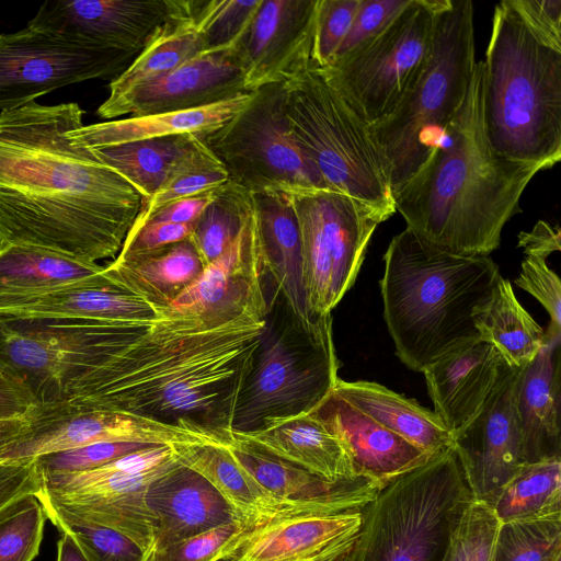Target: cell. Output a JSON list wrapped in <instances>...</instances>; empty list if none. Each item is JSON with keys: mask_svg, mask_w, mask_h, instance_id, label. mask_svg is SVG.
<instances>
[{"mask_svg": "<svg viewBox=\"0 0 561 561\" xmlns=\"http://www.w3.org/2000/svg\"><path fill=\"white\" fill-rule=\"evenodd\" d=\"M35 405L23 383L0 366V420L25 416Z\"/></svg>", "mask_w": 561, "mask_h": 561, "instance_id": "55", "label": "cell"}, {"mask_svg": "<svg viewBox=\"0 0 561 561\" xmlns=\"http://www.w3.org/2000/svg\"><path fill=\"white\" fill-rule=\"evenodd\" d=\"M561 552V516L501 523L494 561H549Z\"/></svg>", "mask_w": 561, "mask_h": 561, "instance_id": "42", "label": "cell"}, {"mask_svg": "<svg viewBox=\"0 0 561 561\" xmlns=\"http://www.w3.org/2000/svg\"><path fill=\"white\" fill-rule=\"evenodd\" d=\"M500 524L491 506L471 499L451 530L440 561H494Z\"/></svg>", "mask_w": 561, "mask_h": 561, "instance_id": "44", "label": "cell"}, {"mask_svg": "<svg viewBox=\"0 0 561 561\" xmlns=\"http://www.w3.org/2000/svg\"><path fill=\"white\" fill-rule=\"evenodd\" d=\"M249 527L239 520L219 526L159 549L145 552L142 561H218L231 559Z\"/></svg>", "mask_w": 561, "mask_h": 561, "instance_id": "45", "label": "cell"}, {"mask_svg": "<svg viewBox=\"0 0 561 561\" xmlns=\"http://www.w3.org/2000/svg\"><path fill=\"white\" fill-rule=\"evenodd\" d=\"M199 139L226 168L230 181L252 194L329 191L288 128L283 83L253 91L241 111Z\"/></svg>", "mask_w": 561, "mask_h": 561, "instance_id": "12", "label": "cell"}, {"mask_svg": "<svg viewBox=\"0 0 561 561\" xmlns=\"http://www.w3.org/2000/svg\"><path fill=\"white\" fill-rule=\"evenodd\" d=\"M180 446H149L84 471L38 472L36 496L46 515L114 529L147 551L153 540V524L145 492L179 461Z\"/></svg>", "mask_w": 561, "mask_h": 561, "instance_id": "10", "label": "cell"}, {"mask_svg": "<svg viewBox=\"0 0 561 561\" xmlns=\"http://www.w3.org/2000/svg\"><path fill=\"white\" fill-rule=\"evenodd\" d=\"M360 0H317L311 65L329 67L347 35Z\"/></svg>", "mask_w": 561, "mask_h": 561, "instance_id": "49", "label": "cell"}, {"mask_svg": "<svg viewBox=\"0 0 561 561\" xmlns=\"http://www.w3.org/2000/svg\"><path fill=\"white\" fill-rule=\"evenodd\" d=\"M383 262V319L408 368L422 373L480 341L476 317L502 276L492 259L448 251L405 228Z\"/></svg>", "mask_w": 561, "mask_h": 561, "instance_id": "4", "label": "cell"}, {"mask_svg": "<svg viewBox=\"0 0 561 561\" xmlns=\"http://www.w3.org/2000/svg\"><path fill=\"white\" fill-rule=\"evenodd\" d=\"M153 446L129 442H104L36 458L38 472H77L98 468L114 459Z\"/></svg>", "mask_w": 561, "mask_h": 561, "instance_id": "50", "label": "cell"}, {"mask_svg": "<svg viewBox=\"0 0 561 561\" xmlns=\"http://www.w3.org/2000/svg\"><path fill=\"white\" fill-rule=\"evenodd\" d=\"M443 0H411L381 33L319 69L354 114L373 125L387 117L428 56Z\"/></svg>", "mask_w": 561, "mask_h": 561, "instance_id": "11", "label": "cell"}, {"mask_svg": "<svg viewBox=\"0 0 561 561\" xmlns=\"http://www.w3.org/2000/svg\"><path fill=\"white\" fill-rule=\"evenodd\" d=\"M471 499L450 445L362 508L358 538L341 561H440Z\"/></svg>", "mask_w": 561, "mask_h": 561, "instance_id": "7", "label": "cell"}, {"mask_svg": "<svg viewBox=\"0 0 561 561\" xmlns=\"http://www.w3.org/2000/svg\"><path fill=\"white\" fill-rule=\"evenodd\" d=\"M288 128L331 192L350 196L386 221L396 213L380 152L358 118L311 64L283 82Z\"/></svg>", "mask_w": 561, "mask_h": 561, "instance_id": "8", "label": "cell"}, {"mask_svg": "<svg viewBox=\"0 0 561 561\" xmlns=\"http://www.w3.org/2000/svg\"><path fill=\"white\" fill-rule=\"evenodd\" d=\"M226 448L242 469L282 502L323 499L370 484H380L367 476L329 482L280 458L232 439Z\"/></svg>", "mask_w": 561, "mask_h": 561, "instance_id": "37", "label": "cell"}, {"mask_svg": "<svg viewBox=\"0 0 561 561\" xmlns=\"http://www.w3.org/2000/svg\"><path fill=\"white\" fill-rule=\"evenodd\" d=\"M483 65L482 112L495 152L552 168L561 158V50L496 4Z\"/></svg>", "mask_w": 561, "mask_h": 561, "instance_id": "5", "label": "cell"}, {"mask_svg": "<svg viewBox=\"0 0 561 561\" xmlns=\"http://www.w3.org/2000/svg\"><path fill=\"white\" fill-rule=\"evenodd\" d=\"M339 366L331 314L311 325L291 314L277 328L266 325L232 430L251 431L268 419L309 413L334 388Z\"/></svg>", "mask_w": 561, "mask_h": 561, "instance_id": "9", "label": "cell"}, {"mask_svg": "<svg viewBox=\"0 0 561 561\" xmlns=\"http://www.w3.org/2000/svg\"><path fill=\"white\" fill-rule=\"evenodd\" d=\"M237 43L204 50L164 76L108 95L96 114L113 119L198 108L249 92Z\"/></svg>", "mask_w": 561, "mask_h": 561, "instance_id": "18", "label": "cell"}, {"mask_svg": "<svg viewBox=\"0 0 561 561\" xmlns=\"http://www.w3.org/2000/svg\"><path fill=\"white\" fill-rule=\"evenodd\" d=\"M288 194L299 228L307 307L317 321L331 314L354 285L370 238L385 220L366 205L341 193L296 191Z\"/></svg>", "mask_w": 561, "mask_h": 561, "instance_id": "13", "label": "cell"}, {"mask_svg": "<svg viewBox=\"0 0 561 561\" xmlns=\"http://www.w3.org/2000/svg\"><path fill=\"white\" fill-rule=\"evenodd\" d=\"M82 116L76 102L0 112V247L89 263L119 253L145 199L68 136Z\"/></svg>", "mask_w": 561, "mask_h": 561, "instance_id": "1", "label": "cell"}, {"mask_svg": "<svg viewBox=\"0 0 561 561\" xmlns=\"http://www.w3.org/2000/svg\"><path fill=\"white\" fill-rule=\"evenodd\" d=\"M310 413L341 440L357 471L383 488L433 456L370 419L333 389Z\"/></svg>", "mask_w": 561, "mask_h": 561, "instance_id": "24", "label": "cell"}, {"mask_svg": "<svg viewBox=\"0 0 561 561\" xmlns=\"http://www.w3.org/2000/svg\"><path fill=\"white\" fill-rule=\"evenodd\" d=\"M164 309L122 290L102 272L80 283L38 289H0V314L14 318H85L151 322Z\"/></svg>", "mask_w": 561, "mask_h": 561, "instance_id": "22", "label": "cell"}, {"mask_svg": "<svg viewBox=\"0 0 561 561\" xmlns=\"http://www.w3.org/2000/svg\"><path fill=\"white\" fill-rule=\"evenodd\" d=\"M56 561H88L81 549L67 533H60L57 541Z\"/></svg>", "mask_w": 561, "mask_h": 561, "instance_id": "58", "label": "cell"}, {"mask_svg": "<svg viewBox=\"0 0 561 561\" xmlns=\"http://www.w3.org/2000/svg\"><path fill=\"white\" fill-rule=\"evenodd\" d=\"M218 561H230V559H221V560H218Z\"/></svg>", "mask_w": 561, "mask_h": 561, "instance_id": "60", "label": "cell"}, {"mask_svg": "<svg viewBox=\"0 0 561 561\" xmlns=\"http://www.w3.org/2000/svg\"><path fill=\"white\" fill-rule=\"evenodd\" d=\"M47 516L35 494L0 513V561H33L41 548Z\"/></svg>", "mask_w": 561, "mask_h": 561, "instance_id": "43", "label": "cell"}, {"mask_svg": "<svg viewBox=\"0 0 561 561\" xmlns=\"http://www.w3.org/2000/svg\"><path fill=\"white\" fill-rule=\"evenodd\" d=\"M180 462L203 476L249 529L286 503L263 489L233 460L226 446H180Z\"/></svg>", "mask_w": 561, "mask_h": 561, "instance_id": "34", "label": "cell"}, {"mask_svg": "<svg viewBox=\"0 0 561 561\" xmlns=\"http://www.w3.org/2000/svg\"><path fill=\"white\" fill-rule=\"evenodd\" d=\"M27 414L22 417L0 420V513L19 499L39 490L36 459L5 457L7 449L24 433Z\"/></svg>", "mask_w": 561, "mask_h": 561, "instance_id": "48", "label": "cell"}, {"mask_svg": "<svg viewBox=\"0 0 561 561\" xmlns=\"http://www.w3.org/2000/svg\"><path fill=\"white\" fill-rule=\"evenodd\" d=\"M492 510L500 523L561 516V458L523 466Z\"/></svg>", "mask_w": 561, "mask_h": 561, "instance_id": "39", "label": "cell"}, {"mask_svg": "<svg viewBox=\"0 0 561 561\" xmlns=\"http://www.w3.org/2000/svg\"><path fill=\"white\" fill-rule=\"evenodd\" d=\"M194 7V0H169L163 25L128 68L111 81L110 96L164 76L205 50Z\"/></svg>", "mask_w": 561, "mask_h": 561, "instance_id": "33", "label": "cell"}, {"mask_svg": "<svg viewBox=\"0 0 561 561\" xmlns=\"http://www.w3.org/2000/svg\"><path fill=\"white\" fill-rule=\"evenodd\" d=\"M252 201L276 294L283 297L297 321L305 325L318 322L310 317L307 307L299 228L289 194L267 190L252 194Z\"/></svg>", "mask_w": 561, "mask_h": 561, "instance_id": "29", "label": "cell"}, {"mask_svg": "<svg viewBox=\"0 0 561 561\" xmlns=\"http://www.w3.org/2000/svg\"><path fill=\"white\" fill-rule=\"evenodd\" d=\"M266 320L241 317L207 328L163 316L99 367L83 398L92 409L229 436Z\"/></svg>", "mask_w": 561, "mask_h": 561, "instance_id": "2", "label": "cell"}, {"mask_svg": "<svg viewBox=\"0 0 561 561\" xmlns=\"http://www.w3.org/2000/svg\"><path fill=\"white\" fill-rule=\"evenodd\" d=\"M104 363L62 354L18 332L0 316V366L23 383L36 404L77 399Z\"/></svg>", "mask_w": 561, "mask_h": 561, "instance_id": "28", "label": "cell"}, {"mask_svg": "<svg viewBox=\"0 0 561 561\" xmlns=\"http://www.w3.org/2000/svg\"><path fill=\"white\" fill-rule=\"evenodd\" d=\"M482 94L479 61L467 96L439 142L393 201L407 228L424 240L455 253L489 256L542 168L493 150L484 129Z\"/></svg>", "mask_w": 561, "mask_h": 561, "instance_id": "3", "label": "cell"}, {"mask_svg": "<svg viewBox=\"0 0 561 561\" xmlns=\"http://www.w3.org/2000/svg\"><path fill=\"white\" fill-rule=\"evenodd\" d=\"M549 561H561V552L556 554L551 560Z\"/></svg>", "mask_w": 561, "mask_h": 561, "instance_id": "59", "label": "cell"}, {"mask_svg": "<svg viewBox=\"0 0 561 561\" xmlns=\"http://www.w3.org/2000/svg\"><path fill=\"white\" fill-rule=\"evenodd\" d=\"M145 503L153 524L150 549L238 520L220 493L198 472L182 465L180 459L150 482L145 492Z\"/></svg>", "mask_w": 561, "mask_h": 561, "instance_id": "23", "label": "cell"}, {"mask_svg": "<svg viewBox=\"0 0 561 561\" xmlns=\"http://www.w3.org/2000/svg\"><path fill=\"white\" fill-rule=\"evenodd\" d=\"M510 3L537 37L561 50L560 0H510Z\"/></svg>", "mask_w": 561, "mask_h": 561, "instance_id": "53", "label": "cell"}, {"mask_svg": "<svg viewBox=\"0 0 561 561\" xmlns=\"http://www.w3.org/2000/svg\"><path fill=\"white\" fill-rule=\"evenodd\" d=\"M333 390L387 430L431 455L453 444L451 433L434 411L382 385L337 379Z\"/></svg>", "mask_w": 561, "mask_h": 561, "instance_id": "32", "label": "cell"}, {"mask_svg": "<svg viewBox=\"0 0 561 561\" xmlns=\"http://www.w3.org/2000/svg\"><path fill=\"white\" fill-rule=\"evenodd\" d=\"M252 207V194L229 181L214 196L188 237L204 266L219 257L240 233Z\"/></svg>", "mask_w": 561, "mask_h": 561, "instance_id": "40", "label": "cell"}, {"mask_svg": "<svg viewBox=\"0 0 561 561\" xmlns=\"http://www.w3.org/2000/svg\"><path fill=\"white\" fill-rule=\"evenodd\" d=\"M229 181L226 168L198 138L194 148L144 204L131 229L140 227L149 216L169 203L210 192Z\"/></svg>", "mask_w": 561, "mask_h": 561, "instance_id": "41", "label": "cell"}, {"mask_svg": "<svg viewBox=\"0 0 561 561\" xmlns=\"http://www.w3.org/2000/svg\"><path fill=\"white\" fill-rule=\"evenodd\" d=\"M194 224L146 222L130 229L117 255L128 256L156 251L186 240Z\"/></svg>", "mask_w": 561, "mask_h": 561, "instance_id": "54", "label": "cell"}, {"mask_svg": "<svg viewBox=\"0 0 561 561\" xmlns=\"http://www.w3.org/2000/svg\"><path fill=\"white\" fill-rule=\"evenodd\" d=\"M517 247L526 256L546 260L553 252L561 250V231L547 221L539 220L530 231L518 234Z\"/></svg>", "mask_w": 561, "mask_h": 561, "instance_id": "57", "label": "cell"}, {"mask_svg": "<svg viewBox=\"0 0 561 561\" xmlns=\"http://www.w3.org/2000/svg\"><path fill=\"white\" fill-rule=\"evenodd\" d=\"M508 366L492 345L479 341L422 371L434 413L453 436L481 411Z\"/></svg>", "mask_w": 561, "mask_h": 561, "instance_id": "26", "label": "cell"}, {"mask_svg": "<svg viewBox=\"0 0 561 561\" xmlns=\"http://www.w3.org/2000/svg\"><path fill=\"white\" fill-rule=\"evenodd\" d=\"M60 533H67L88 561H142L145 550L127 536L95 524L46 515Z\"/></svg>", "mask_w": 561, "mask_h": 561, "instance_id": "46", "label": "cell"}, {"mask_svg": "<svg viewBox=\"0 0 561 561\" xmlns=\"http://www.w3.org/2000/svg\"><path fill=\"white\" fill-rule=\"evenodd\" d=\"M215 190L174 201L156 210L146 222L195 224L211 201ZM141 225V226H142ZM140 226V227H141ZM139 228V227H138ZM137 229V228H135Z\"/></svg>", "mask_w": 561, "mask_h": 561, "instance_id": "56", "label": "cell"}, {"mask_svg": "<svg viewBox=\"0 0 561 561\" xmlns=\"http://www.w3.org/2000/svg\"><path fill=\"white\" fill-rule=\"evenodd\" d=\"M103 270L98 263L39 248L0 247V289L53 288L92 279Z\"/></svg>", "mask_w": 561, "mask_h": 561, "instance_id": "38", "label": "cell"}, {"mask_svg": "<svg viewBox=\"0 0 561 561\" xmlns=\"http://www.w3.org/2000/svg\"><path fill=\"white\" fill-rule=\"evenodd\" d=\"M518 370L508 366L481 411L453 436L472 500L491 507L525 466L514 403Z\"/></svg>", "mask_w": 561, "mask_h": 561, "instance_id": "19", "label": "cell"}, {"mask_svg": "<svg viewBox=\"0 0 561 561\" xmlns=\"http://www.w3.org/2000/svg\"><path fill=\"white\" fill-rule=\"evenodd\" d=\"M197 140L195 135L182 134L85 149L128 181L146 203L194 148Z\"/></svg>", "mask_w": 561, "mask_h": 561, "instance_id": "36", "label": "cell"}, {"mask_svg": "<svg viewBox=\"0 0 561 561\" xmlns=\"http://www.w3.org/2000/svg\"><path fill=\"white\" fill-rule=\"evenodd\" d=\"M560 357L561 334L546 332L536 357L517 374L514 403L525 465L561 458Z\"/></svg>", "mask_w": 561, "mask_h": 561, "instance_id": "25", "label": "cell"}, {"mask_svg": "<svg viewBox=\"0 0 561 561\" xmlns=\"http://www.w3.org/2000/svg\"><path fill=\"white\" fill-rule=\"evenodd\" d=\"M204 264L188 238L136 255H117L103 274L122 290L165 310L202 274Z\"/></svg>", "mask_w": 561, "mask_h": 561, "instance_id": "31", "label": "cell"}, {"mask_svg": "<svg viewBox=\"0 0 561 561\" xmlns=\"http://www.w3.org/2000/svg\"><path fill=\"white\" fill-rule=\"evenodd\" d=\"M252 95L253 91L204 107L83 125L68 136L88 149L182 134L202 138L241 111Z\"/></svg>", "mask_w": 561, "mask_h": 561, "instance_id": "30", "label": "cell"}, {"mask_svg": "<svg viewBox=\"0 0 561 561\" xmlns=\"http://www.w3.org/2000/svg\"><path fill=\"white\" fill-rule=\"evenodd\" d=\"M316 7L317 0H261L237 43L249 92L311 64Z\"/></svg>", "mask_w": 561, "mask_h": 561, "instance_id": "20", "label": "cell"}, {"mask_svg": "<svg viewBox=\"0 0 561 561\" xmlns=\"http://www.w3.org/2000/svg\"><path fill=\"white\" fill-rule=\"evenodd\" d=\"M168 14L169 0H49L26 25L138 56Z\"/></svg>", "mask_w": 561, "mask_h": 561, "instance_id": "21", "label": "cell"}, {"mask_svg": "<svg viewBox=\"0 0 561 561\" xmlns=\"http://www.w3.org/2000/svg\"><path fill=\"white\" fill-rule=\"evenodd\" d=\"M104 442L226 446L229 437L204 428L169 424L64 401L36 404L27 413L26 430L7 449L5 457L36 459Z\"/></svg>", "mask_w": 561, "mask_h": 561, "instance_id": "16", "label": "cell"}, {"mask_svg": "<svg viewBox=\"0 0 561 561\" xmlns=\"http://www.w3.org/2000/svg\"><path fill=\"white\" fill-rule=\"evenodd\" d=\"M411 0H360L336 59L381 33L409 5Z\"/></svg>", "mask_w": 561, "mask_h": 561, "instance_id": "52", "label": "cell"}, {"mask_svg": "<svg viewBox=\"0 0 561 561\" xmlns=\"http://www.w3.org/2000/svg\"><path fill=\"white\" fill-rule=\"evenodd\" d=\"M474 322L480 341L492 345L514 368L529 364L546 340L545 330L522 307L510 280L502 276Z\"/></svg>", "mask_w": 561, "mask_h": 561, "instance_id": "35", "label": "cell"}, {"mask_svg": "<svg viewBox=\"0 0 561 561\" xmlns=\"http://www.w3.org/2000/svg\"><path fill=\"white\" fill-rule=\"evenodd\" d=\"M232 440L280 458L329 482L364 476L341 440L310 412L268 419L251 431H230Z\"/></svg>", "mask_w": 561, "mask_h": 561, "instance_id": "27", "label": "cell"}, {"mask_svg": "<svg viewBox=\"0 0 561 561\" xmlns=\"http://www.w3.org/2000/svg\"><path fill=\"white\" fill-rule=\"evenodd\" d=\"M137 56L26 25L0 34V112L69 84L116 78Z\"/></svg>", "mask_w": 561, "mask_h": 561, "instance_id": "15", "label": "cell"}, {"mask_svg": "<svg viewBox=\"0 0 561 561\" xmlns=\"http://www.w3.org/2000/svg\"><path fill=\"white\" fill-rule=\"evenodd\" d=\"M382 488L286 502L248 530L230 561H341L358 538L362 508Z\"/></svg>", "mask_w": 561, "mask_h": 561, "instance_id": "14", "label": "cell"}, {"mask_svg": "<svg viewBox=\"0 0 561 561\" xmlns=\"http://www.w3.org/2000/svg\"><path fill=\"white\" fill-rule=\"evenodd\" d=\"M473 3L443 0L428 56L393 111L369 126L394 197L422 169L463 103L476 68Z\"/></svg>", "mask_w": 561, "mask_h": 561, "instance_id": "6", "label": "cell"}, {"mask_svg": "<svg viewBox=\"0 0 561 561\" xmlns=\"http://www.w3.org/2000/svg\"><path fill=\"white\" fill-rule=\"evenodd\" d=\"M515 284L535 297L550 318L546 332L561 334V283L546 260L525 256Z\"/></svg>", "mask_w": 561, "mask_h": 561, "instance_id": "51", "label": "cell"}, {"mask_svg": "<svg viewBox=\"0 0 561 561\" xmlns=\"http://www.w3.org/2000/svg\"><path fill=\"white\" fill-rule=\"evenodd\" d=\"M261 0L195 1L194 15L205 50L231 46L250 23Z\"/></svg>", "mask_w": 561, "mask_h": 561, "instance_id": "47", "label": "cell"}, {"mask_svg": "<svg viewBox=\"0 0 561 561\" xmlns=\"http://www.w3.org/2000/svg\"><path fill=\"white\" fill-rule=\"evenodd\" d=\"M252 194V193H251ZM268 268L253 206L230 247L163 311L216 328L241 317L266 320Z\"/></svg>", "mask_w": 561, "mask_h": 561, "instance_id": "17", "label": "cell"}]
</instances>
